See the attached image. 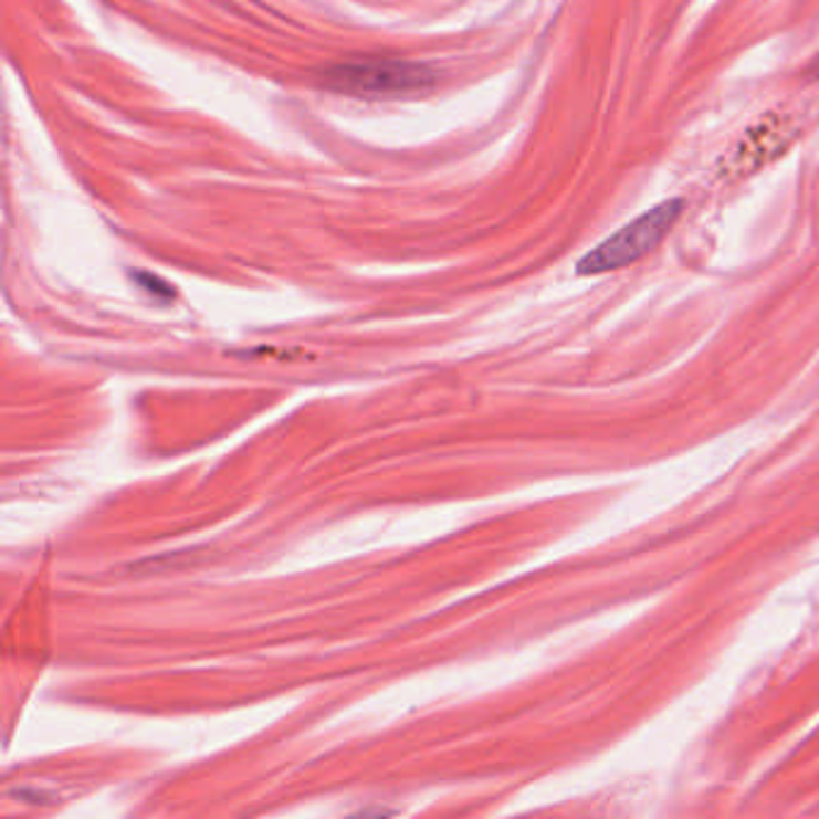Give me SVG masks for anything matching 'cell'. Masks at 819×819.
<instances>
[{
    "label": "cell",
    "mask_w": 819,
    "mask_h": 819,
    "mask_svg": "<svg viewBox=\"0 0 819 819\" xmlns=\"http://www.w3.org/2000/svg\"><path fill=\"white\" fill-rule=\"evenodd\" d=\"M438 73L426 63L397 59L346 61L325 67L323 85L358 99H405L435 87Z\"/></svg>",
    "instance_id": "1"
},
{
    "label": "cell",
    "mask_w": 819,
    "mask_h": 819,
    "mask_svg": "<svg viewBox=\"0 0 819 819\" xmlns=\"http://www.w3.org/2000/svg\"><path fill=\"white\" fill-rule=\"evenodd\" d=\"M683 210L685 202L680 198L651 207L649 212L630 221L628 227H622L581 258L577 262V274H603L632 265L665 239V233L675 227Z\"/></svg>",
    "instance_id": "2"
},
{
    "label": "cell",
    "mask_w": 819,
    "mask_h": 819,
    "mask_svg": "<svg viewBox=\"0 0 819 819\" xmlns=\"http://www.w3.org/2000/svg\"><path fill=\"white\" fill-rule=\"evenodd\" d=\"M798 128L788 116H765L749 128L724 159V174L733 178L753 176L779 159L796 143Z\"/></svg>",
    "instance_id": "3"
},
{
    "label": "cell",
    "mask_w": 819,
    "mask_h": 819,
    "mask_svg": "<svg viewBox=\"0 0 819 819\" xmlns=\"http://www.w3.org/2000/svg\"><path fill=\"white\" fill-rule=\"evenodd\" d=\"M808 75H810L812 80H817V77H819V53L815 55V61L810 63V71H808Z\"/></svg>",
    "instance_id": "4"
}]
</instances>
